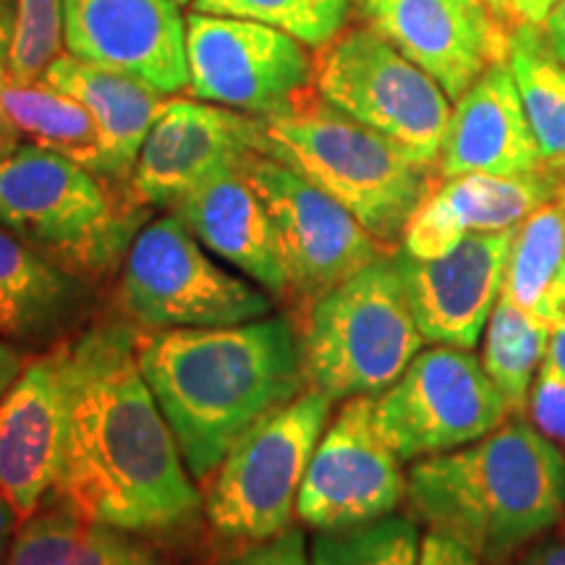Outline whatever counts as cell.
Returning <instances> with one entry per match:
<instances>
[{
    "instance_id": "1",
    "label": "cell",
    "mask_w": 565,
    "mask_h": 565,
    "mask_svg": "<svg viewBox=\"0 0 565 565\" xmlns=\"http://www.w3.org/2000/svg\"><path fill=\"white\" fill-rule=\"evenodd\" d=\"M139 341L126 322L71 341L68 429L51 503L150 542L175 540L200 521L202 494L141 374Z\"/></svg>"
},
{
    "instance_id": "2",
    "label": "cell",
    "mask_w": 565,
    "mask_h": 565,
    "mask_svg": "<svg viewBox=\"0 0 565 565\" xmlns=\"http://www.w3.org/2000/svg\"><path fill=\"white\" fill-rule=\"evenodd\" d=\"M139 366L196 482L215 475L254 424L309 387L296 324L273 315L152 330L139 341Z\"/></svg>"
},
{
    "instance_id": "3",
    "label": "cell",
    "mask_w": 565,
    "mask_h": 565,
    "mask_svg": "<svg viewBox=\"0 0 565 565\" xmlns=\"http://www.w3.org/2000/svg\"><path fill=\"white\" fill-rule=\"evenodd\" d=\"M406 505L482 565H503L563 521L565 456L524 416H511L482 440L414 461Z\"/></svg>"
},
{
    "instance_id": "4",
    "label": "cell",
    "mask_w": 565,
    "mask_h": 565,
    "mask_svg": "<svg viewBox=\"0 0 565 565\" xmlns=\"http://www.w3.org/2000/svg\"><path fill=\"white\" fill-rule=\"evenodd\" d=\"M259 121V152L333 196L387 249L401 244L412 215L437 189L435 166L353 121L317 92L296 110Z\"/></svg>"
},
{
    "instance_id": "5",
    "label": "cell",
    "mask_w": 565,
    "mask_h": 565,
    "mask_svg": "<svg viewBox=\"0 0 565 565\" xmlns=\"http://www.w3.org/2000/svg\"><path fill=\"white\" fill-rule=\"evenodd\" d=\"M116 183L21 141L0 160V225L71 278L100 280L124 263L147 210Z\"/></svg>"
},
{
    "instance_id": "6",
    "label": "cell",
    "mask_w": 565,
    "mask_h": 565,
    "mask_svg": "<svg viewBox=\"0 0 565 565\" xmlns=\"http://www.w3.org/2000/svg\"><path fill=\"white\" fill-rule=\"evenodd\" d=\"M393 254L338 282L303 315V377L333 401L385 393L422 351Z\"/></svg>"
},
{
    "instance_id": "7",
    "label": "cell",
    "mask_w": 565,
    "mask_h": 565,
    "mask_svg": "<svg viewBox=\"0 0 565 565\" xmlns=\"http://www.w3.org/2000/svg\"><path fill=\"white\" fill-rule=\"evenodd\" d=\"M333 404L307 387L244 433L207 479L202 508L212 532L252 545L294 526L301 482Z\"/></svg>"
},
{
    "instance_id": "8",
    "label": "cell",
    "mask_w": 565,
    "mask_h": 565,
    "mask_svg": "<svg viewBox=\"0 0 565 565\" xmlns=\"http://www.w3.org/2000/svg\"><path fill=\"white\" fill-rule=\"evenodd\" d=\"M315 92L424 166L437 168L454 113L450 97L372 24L343 26L328 45L317 47Z\"/></svg>"
},
{
    "instance_id": "9",
    "label": "cell",
    "mask_w": 565,
    "mask_h": 565,
    "mask_svg": "<svg viewBox=\"0 0 565 565\" xmlns=\"http://www.w3.org/2000/svg\"><path fill=\"white\" fill-rule=\"evenodd\" d=\"M118 307L147 330L225 328L273 315V296L223 270L175 215L145 225L129 246Z\"/></svg>"
},
{
    "instance_id": "10",
    "label": "cell",
    "mask_w": 565,
    "mask_h": 565,
    "mask_svg": "<svg viewBox=\"0 0 565 565\" xmlns=\"http://www.w3.org/2000/svg\"><path fill=\"white\" fill-rule=\"evenodd\" d=\"M511 408L471 351H419L385 393L374 395V424L401 461L450 454L511 419Z\"/></svg>"
},
{
    "instance_id": "11",
    "label": "cell",
    "mask_w": 565,
    "mask_h": 565,
    "mask_svg": "<svg viewBox=\"0 0 565 565\" xmlns=\"http://www.w3.org/2000/svg\"><path fill=\"white\" fill-rule=\"evenodd\" d=\"M186 61L194 100L254 118L291 113L315 95V55L259 21L189 13Z\"/></svg>"
},
{
    "instance_id": "12",
    "label": "cell",
    "mask_w": 565,
    "mask_h": 565,
    "mask_svg": "<svg viewBox=\"0 0 565 565\" xmlns=\"http://www.w3.org/2000/svg\"><path fill=\"white\" fill-rule=\"evenodd\" d=\"M244 179L270 212L286 267V299L301 315L351 275L395 249L380 244L343 204L263 152L246 154Z\"/></svg>"
},
{
    "instance_id": "13",
    "label": "cell",
    "mask_w": 565,
    "mask_h": 565,
    "mask_svg": "<svg viewBox=\"0 0 565 565\" xmlns=\"http://www.w3.org/2000/svg\"><path fill=\"white\" fill-rule=\"evenodd\" d=\"M408 475L374 424V398H349L317 443L296 519L317 532H341L398 511Z\"/></svg>"
},
{
    "instance_id": "14",
    "label": "cell",
    "mask_w": 565,
    "mask_h": 565,
    "mask_svg": "<svg viewBox=\"0 0 565 565\" xmlns=\"http://www.w3.org/2000/svg\"><path fill=\"white\" fill-rule=\"evenodd\" d=\"M71 406V343L26 359L0 401V492L19 524L51 503Z\"/></svg>"
},
{
    "instance_id": "15",
    "label": "cell",
    "mask_w": 565,
    "mask_h": 565,
    "mask_svg": "<svg viewBox=\"0 0 565 565\" xmlns=\"http://www.w3.org/2000/svg\"><path fill=\"white\" fill-rule=\"evenodd\" d=\"M263 121L204 100L168 97L134 162L129 189L141 207H168L259 152Z\"/></svg>"
},
{
    "instance_id": "16",
    "label": "cell",
    "mask_w": 565,
    "mask_h": 565,
    "mask_svg": "<svg viewBox=\"0 0 565 565\" xmlns=\"http://www.w3.org/2000/svg\"><path fill=\"white\" fill-rule=\"evenodd\" d=\"M63 45L160 95L189 87L186 19L173 0H63Z\"/></svg>"
},
{
    "instance_id": "17",
    "label": "cell",
    "mask_w": 565,
    "mask_h": 565,
    "mask_svg": "<svg viewBox=\"0 0 565 565\" xmlns=\"http://www.w3.org/2000/svg\"><path fill=\"white\" fill-rule=\"evenodd\" d=\"M513 233L515 228L471 233L448 254L433 259L395 249V265L424 341L477 349L494 303L503 296Z\"/></svg>"
},
{
    "instance_id": "18",
    "label": "cell",
    "mask_w": 565,
    "mask_h": 565,
    "mask_svg": "<svg viewBox=\"0 0 565 565\" xmlns=\"http://www.w3.org/2000/svg\"><path fill=\"white\" fill-rule=\"evenodd\" d=\"M366 21L427 71L450 100L508 58L511 32L484 0H364Z\"/></svg>"
},
{
    "instance_id": "19",
    "label": "cell",
    "mask_w": 565,
    "mask_h": 565,
    "mask_svg": "<svg viewBox=\"0 0 565 565\" xmlns=\"http://www.w3.org/2000/svg\"><path fill=\"white\" fill-rule=\"evenodd\" d=\"M563 194L557 162L519 175L463 173L443 179L408 221L401 249L412 257H443L471 233L511 231Z\"/></svg>"
},
{
    "instance_id": "20",
    "label": "cell",
    "mask_w": 565,
    "mask_h": 565,
    "mask_svg": "<svg viewBox=\"0 0 565 565\" xmlns=\"http://www.w3.org/2000/svg\"><path fill=\"white\" fill-rule=\"evenodd\" d=\"M508 61L492 63L456 100L437 175H519L545 166Z\"/></svg>"
},
{
    "instance_id": "21",
    "label": "cell",
    "mask_w": 565,
    "mask_h": 565,
    "mask_svg": "<svg viewBox=\"0 0 565 565\" xmlns=\"http://www.w3.org/2000/svg\"><path fill=\"white\" fill-rule=\"evenodd\" d=\"M171 215L223 263L236 267L273 299H286V267L273 217L242 168L204 181L171 207Z\"/></svg>"
},
{
    "instance_id": "22",
    "label": "cell",
    "mask_w": 565,
    "mask_h": 565,
    "mask_svg": "<svg viewBox=\"0 0 565 565\" xmlns=\"http://www.w3.org/2000/svg\"><path fill=\"white\" fill-rule=\"evenodd\" d=\"M42 82L76 97L100 126L110 158L126 181L152 124L166 108L168 95L129 76L82 63L71 53H61L45 71Z\"/></svg>"
},
{
    "instance_id": "23",
    "label": "cell",
    "mask_w": 565,
    "mask_h": 565,
    "mask_svg": "<svg viewBox=\"0 0 565 565\" xmlns=\"http://www.w3.org/2000/svg\"><path fill=\"white\" fill-rule=\"evenodd\" d=\"M3 565H171L145 536L45 505L19 524Z\"/></svg>"
},
{
    "instance_id": "24",
    "label": "cell",
    "mask_w": 565,
    "mask_h": 565,
    "mask_svg": "<svg viewBox=\"0 0 565 565\" xmlns=\"http://www.w3.org/2000/svg\"><path fill=\"white\" fill-rule=\"evenodd\" d=\"M0 100L24 141L79 162L103 179L129 183L110 158L92 113L47 82H17L0 71Z\"/></svg>"
},
{
    "instance_id": "25",
    "label": "cell",
    "mask_w": 565,
    "mask_h": 565,
    "mask_svg": "<svg viewBox=\"0 0 565 565\" xmlns=\"http://www.w3.org/2000/svg\"><path fill=\"white\" fill-rule=\"evenodd\" d=\"M503 296L553 333L565 322V192L515 225Z\"/></svg>"
},
{
    "instance_id": "26",
    "label": "cell",
    "mask_w": 565,
    "mask_h": 565,
    "mask_svg": "<svg viewBox=\"0 0 565 565\" xmlns=\"http://www.w3.org/2000/svg\"><path fill=\"white\" fill-rule=\"evenodd\" d=\"M76 301V278L0 225V338L24 341L58 324Z\"/></svg>"
},
{
    "instance_id": "27",
    "label": "cell",
    "mask_w": 565,
    "mask_h": 565,
    "mask_svg": "<svg viewBox=\"0 0 565 565\" xmlns=\"http://www.w3.org/2000/svg\"><path fill=\"white\" fill-rule=\"evenodd\" d=\"M505 61L542 158L565 160V61L545 26L519 21L508 38Z\"/></svg>"
},
{
    "instance_id": "28",
    "label": "cell",
    "mask_w": 565,
    "mask_h": 565,
    "mask_svg": "<svg viewBox=\"0 0 565 565\" xmlns=\"http://www.w3.org/2000/svg\"><path fill=\"white\" fill-rule=\"evenodd\" d=\"M550 338L553 330L500 296L487 320L479 362L513 416H524L526 412L534 377L547 359Z\"/></svg>"
},
{
    "instance_id": "29",
    "label": "cell",
    "mask_w": 565,
    "mask_h": 565,
    "mask_svg": "<svg viewBox=\"0 0 565 565\" xmlns=\"http://www.w3.org/2000/svg\"><path fill=\"white\" fill-rule=\"evenodd\" d=\"M422 534L412 515H385L341 532H317L312 565H419Z\"/></svg>"
},
{
    "instance_id": "30",
    "label": "cell",
    "mask_w": 565,
    "mask_h": 565,
    "mask_svg": "<svg viewBox=\"0 0 565 565\" xmlns=\"http://www.w3.org/2000/svg\"><path fill=\"white\" fill-rule=\"evenodd\" d=\"M194 11L259 21L317 51L343 30L351 0H194Z\"/></svg>"
},
{
    "instance_id": "31",
    "label": "cell",
    "mask_w": 565,
    "mask_h": 565,
    "mask_svg": "<svg viewBox=\"0 0 565 565\" xmlns=\"http://www.w3.org/2000/svg\"><path fill=\"white\" fill-rule=\"evenodd\" d=\"M63 47V0H17L9 66L0 71L17 82H42Z\"/></svg>"
},
{
    "instance_id": "32",
    "label": "cell",
    "mask_w": 565,
    "mask_h": 565,
    "mask_svg": "<svg viewBox=\"0 0 565 565\" xmlns=\"http://www.w3.org/2000/svg\"><path fill=\"white\" fill-rule=\"evenodd\" d=\"M524 414L536 433L565 448V377L547 359L536 372Z\"/></svg>"
},
{
    "instance_id": "33",
    "label": "cell",
    "mask_w": 565,
    "mask_h": 565,
    "mask_svg": "<svg viewBox=\"0 0 565 565\" xmlns=\"http://www.w3.org/2000/svg\"><path fill=\"white\" fill-rule=\"evenodd\" d=\"M215 565H312L307 553V540L299 529H288L273 540L252 542L236 553L223 555Z\"/></svg>"
},
{
    "instance_id": "34",
    "label": "cell",
    "mask_w": 565,
    "mask_h": 565,
    "mask_svg": "<svg viewBox=\"0 0 565 565\" xmlns=\"http://www.w3.org/2000/svg\"><path fill=\"white\" fill-rule=\"evenodd\" d=\"M419 565H482V561L450 536L427 532L422 536Z\"/></svg>"
},
{
    "instance_id": "35",
    "label": "cell",
    "mask_w": 565,
    "mask_h": 565,
    "mask_svg": "<svg viewBox=\"0 0 565 565\" xmlns=\"http://www.w3.org/2000/svg\"><path fill=\"white\" fill-rule=\"evenodd\" d=\"M26 359L13 343L0 341V401L6 398V393L11 391V385L17 383V377L24 370Z\"/></svg>"
},
{
    "instance_id": "36",
    "label": "cell",
    "mask_w": 565,
    "mask_h": 565,
    "mask_svg": "<svg viewBox=\"0 0 565 565\" xmlns=\"http://www.w3.org/2000/svg\"><path fill=\"white\" fill-rule=\"evenodd\" d=\"M524 565H565V536H550L536 542L526 553Z\"/></svg>"
},
{
    "instance_id": "37",
    "label": "cell",
    "mask_w": 565,
    "mask_h": 565,
    "mask_svg": "<svg viewBox=\"0 0 565 565\" xmlns=\"http://www.w3.org/2000/svg\"><path fill=\"white\" fill-rule=\"evenodd\" d=\"M13 26H17V0H0V68L9 66Z\"/></svg>"
},
{
    "instance_id": "38",
    "label": "cell",
    "mask_w": 565,
    "mask_h": 565,
    "mask_svg": "<svg viewBox=\"0 0 565 565\" xmlns=\"http://www.w3.org/2000/svg\"><path fill=\"white\" fill-rule=\"evenodd\" d=\"M17 529H19V515L13 513L11 503L3 498V492H0V565L6 563V555H9L13 536H17Z\"/></svg>"
},
{
    "instance_id": "39",
    "label": "cell",
    "mask_w": 565,
    "mask_h": 565,
    "mask_svg": "<svg viewBox=\"0 0 565 565\" xmlns=\"http://www.w3.org/2000/svg\"><path fill=\"white\" fill-rule=\"evenodd\" d=\"M515 17L521 21H532V24H542L550 17L561 0H511Z\"/></svg>"
},
{
    "instance_id": "40",
    "label": "cell",
    "mask_w": 565,
    "mask_h": 565,
    "mask_svg": "<svg viewBox=\"0 0 565 565\" xmlns=\"http://www.w3.org/2000/svg\"><path fill=\"white\" fill-rule=\"evenodd\" d=\"M21 141H24V137H21V131L13 126L11 116L3 108V100H0V160L17 150Z\"/></svg>"
},
{
    "instance_id": "41",
    "label": "cell",
    "mask_w": 565,
    "mask_h": 565,
    "mask_svg": "<svg viewBox=\"0 0 565 565\" xmlns=\"http://www.w3.org/2000/svg\"><path fill=\"white\" fill-rule=\"evenodd\" d=\"M545 30L550 34V40L555 42L557 51H565V0H561V3L550 11V17L545 19Z\"/></svg>"
},
{
    "instance_id": "42",
    "label": "cell",
    "mask_w": 565,
    "mask_h": 565,
    "mask_svg": "<svg viewBox=\"0 0 565 565\" xmlns=\"http://www.w3.org/2000/svg\"><path fill=\"white\" fill-rule=\"evenodd\" d=\"M547 362L555 366L557 372L565 377V322L555 330L553 338H550V349H547Z\"/></svg>"
},
{
    "instance_id": "43",
    "label": "cell",
    "mask_w": 565,
    "mask_h": 565,
    "mask_svg": "<svg viewBox=\"0 0 565 565\" xmlns=\"http://www.w3.org/2000/svg\"><path fill=\"white\" fill-rule=\"evenodd\" d=\"M487 6H490V11L494 13V19L500 21V24L505 26L508 32H513V26L519 24V17H515V11H513V3L511 0H484Z\"/></svg>"
},
{
    "instance_id": "44",
    "label": "cell",
    "mask_w": 565,
    "mask_h": 565,
    "mask_svg": "<svg viewBox=\"0 0 565 565\" xmlns=\"http://www.w3.org/2000/svg\"><path fill=\"white\" fill-rule=\"evenodd\" d=\"M557 166H561V173H563V192H565V160H555Z\"/></svg>"
},
{
    "instance_id": "45",
    "label": "cell",
    "mask_w": 565,
    "mask_h": 565,
    "mask_svg": "<svg viewBox=\"0 0 565 565\" xmlns=\"http://www.w3.org/2000/svg\"><path fill=\"white\" fill-rule=\"evenodd\" d=\"M175 6H186V3H194V0H173Z\"/></svg>"
},
{
    "instance_id": "46",
    "label": "cell",
    "mask_w": 565,
    "mask_h": 565,
    "mask_svg": "<svg viewBox=\"0 0 565 565\" xmlns=\"http://www.w3.org/2000/svg\"><path fill=\"white\" fill-rule=\"evenodd\" d=\"M351 3H359V6H362V3H364V0H351Z\"/></svg>"
},
{
    "instance_id": "47",
    "label": "cell",
    "mask_w": 565,
    "mask_h": 565,
    "mask_svg": "<svg viewBox=\"0 0 565 565\" xmlns=\"http://www.w3.org/2000/svg\"><path fill=\"white\" fill-rule=\"evenodd\" d=\"M557 53H561V58H563V61H565V51H557Z\"/></svg>"
}]
</instances>
